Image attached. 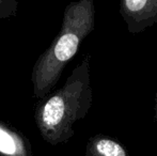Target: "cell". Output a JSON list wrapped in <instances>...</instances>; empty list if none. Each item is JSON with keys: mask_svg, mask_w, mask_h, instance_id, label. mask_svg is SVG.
<instances>
[{"mask_svg": "<svg viewBox=\"0 0 157 156\" xmlns=\"http://www.w3.org/2000/svg\"><path fill=\"white\" fill-rule=\"evenodd\" d=\"M154 103H155V105H154V121H156V122H157V92L155 94Z\"/></svg>", "mask_w": 157, "mask_h": 156, "instance_id": "7", "label": "cell"}, {"mask_svg": "<svg viewBox=\"0 0 157 156\" xmlns=\"http://www.w3.org/2000/svg\"><path fill=\"white\" fill-rule=\"evenodd\" d=\"M95 27L94 0H77L64 10L61 30L40 56L32 71L33 94L43 98L56 86L64 67Z\"/></svg>", "mask_w": 157, "mask_h": 156, "instance_id": "2", "label": "cell"}, {"mask_svg": "<svg viewBox=\"0 0 157 156\" xmlns=\"http://www.w3.org/2000/svg\"><path fill=\"white\" fill-rule=\"evenodd\" d=\"M93 92L87 56L66 79L61 89L43 97L35 110V123L45 141L52 146L67 142L74 136V124L88 115Z\"/></svg>", "mask_w": 157, "mask_h": 156, "instance_id": "1", "label": "cell"}, {"mask_svg": "<svg viewBox=\"0 0 157 156\" xmlns=\"http://www.w3.org/2000/svg\"><path fill=\"white\" fill-rule=\"evenodd\" d=\"M119 11L132 34L141 33L157 24V0H120Z\"/></svg>", "mask_w": 157, "mask_h": 156, "instance_id": "3", "label": "cell"}, {"mask_svg": "<svg viewBox=\"0 0 157 156\" xmlns=\"http://www.w3.org/2000/svg\"><path fill=\"white\" fill-rule=\"evenodd\" d=\"M18 0H0V18H9L15 15Z\"/></svg>", "mask_w": 157, "mask_h": 156, "instance_id": "6", "label": "cell"}, {"mask_svg": "<svg viewBox=\"0 0 157 156\" xmlns=\"http://www.w3.org/2000/svg\"><path fill=\"white\" fill-rule=\"evenodd\" d=\"M85 156H130L125 146L118 139L98 134L89 139Z\"/></svg>", "mask_w": 157, "mask_h": 156, "instance_id": "4", "label": "cell"}, {"mask_svg": "<svg viewBox=\"0 0 157 156\" xmlns=\"http://www.w3.org/2000/svg\"><path fill=\"white\" fill-rule=\"evenodd\" d=\"M27 143L16 131L0 123V154L3 156H28Z\"/></svg>", "mask_w": 157, "mask_h": 156, "instance_id": "5", "label": "cell"}]
</instances>
